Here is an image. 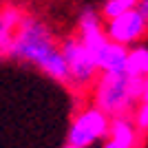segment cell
I'll return each instance as SVG.
<instances>
[{
	"instance_id": "obj_1",
	"label": "cell",
	"mask_w": 148,
	"mask_h": 148,
	"mask_svg": "<svg viewBox=\"0 0 148 148\" xmlns=\"http://www.w3.org/2000/svg\"><path fill=\"white\" fill-rule=\"evenodd\" d=\"M7 58L16 62L33 64L44 75H49L51 80L71 84L60 44H56L47 25L40 22L38 18H33V16H22L20 27L16 31V38H13L11 47L7 51Z\"/></svg>"
},
{
	"instance_id": "obj_2",
	"label": "cell",
	"mask_w": 148,
	"mask_h": 148,
	"mask_svg": "<svg viewBox=\"0 0 148 148\" xmlns=\"http://www.w3.org/2000/svg\"><path fill=\"white\" fill-rule=\"evenodd\" d=\"M144 77L128 73H102L95 86V106L108 117H119L133 111L142 97Z\"/></svg>"
},
{
	"instance_id": "obj_3",
	"label": "cell",
	"mask_w": 148,
	"mask_h": 148,
	"mask_svg": "<svg viewBox=\"0 0 148 148\" xmlns=\"http://www.w3.org/2000/svg\"><path fill=\"white\" fill-rule=\"evenodd\" d=\"M108 128H111V117L97 106H91L73 119L66 135V144L75 148H86L108 135Z\"/></svg>"
},
{
	"instance_id": "obj_4",
	"label": "cell",
	"mask_w": 148,
	"mask_h": 148,
	"mask_svg": "<svg viewBox=\"0 0 148 148\" xmlns=\"http://www.w3.org/2000/svg\"><path fill=\"white\" fill-rule=\"evenodd\" d=\"M64 62L69 69V80L73 86H86L88 82H93L95 73H97V60L91 51L80 42V38H66L60 44Z\"/></svg>"
},
{
	"instance_id": "obj_5",
	"label": "cell",
	"mask_w": 148,
	"mask_h": 148,
	"mask_svg": "<svg viewBox=\"0 0 148 148\" xmlns=\"http://www.w3.org/2000/svg\"><path fill=\"white\" fill-rule=\"evenodd\" d=\"M106 36L111 42H117L122 47H137L139 40L148 31V16H144L139 9L126 11L117 18H111L106 22Z\"/></svg>"
},
{
	"instance_id": "obj_6",
	"label": "cell",
	"mask_w": 148,
	"mask_h": 148,
	"mask_svg": "<svg viewBox=\"0 0 148 148\" xmlns=\"http://www.w3.org/2000/svg\"><path fill=\"white\" fill-rule=\"evenodd\" d=\"M77 27H80V36H77L80 42L91 51L93 56L108 42V36H106L104 27H102V18H99V13L95 11V9H91V7L82 9Z\"/></svg>"
},
{
	"instance_id": "obj_7",
	"label": "cell",
	"mask_w": 148,
	"mask_h": 148,
	"mask_svg": "<svg viewBox=\"0 0 148 148\" xmlns=\"http://www.w3.org/2000/svg\"><path fill=\"white\" fill-rule=\"evenodd\" d=\"M97 69L102 73H126L128 64V47H122L117 42H108L95 53Z\"/></svg>"
},
{
	"instance_id": "obj_8",
	"label": "cell",
	"mask_w": 148,
	"mask_h": 148,
	"mask_svg": "<svg viewBox=\"0 0 148 148\" xmlns=\"http://www.w3.org/2000/svg\"><path fill=\"white\" fill-rule=\"evenodd\" d=\"M22 16L25 13L13 5L0 7V58H7V51H9L13 38H16V31L20 27Z\"/></svg>"
},
{
	"instance_id": "obj_9",
	"label": "cell",
	"mask_w": 148,
	"mask_h": 148,
	"mask_svg": "<svg viewBox=\"0 0 148 148\" xmlns=\"http://www.w3.org/2000/svg\"><path fill=\"white\" fill-rule=\"evenodd\" d=\"M108 139H113L115 144H119V146H124V148H135L137 146V126H135V122L128 119L126 115L111 117Z\"/></svg>"
},
{
	"instance_id": "obj_10",
	"label": "cell",
	"mask_w": 148,
	"mask_h": 148,
	"mask_svg": "<svg viewBox=\"0 0 148 148\" xmlns=\"http://www.w3.org/2000/svg\"><path fill=\"white\" fill-rule=\"evenodd\" d=\"M126 73L135 75V77H148V47L137 44L128 49V64H126Z\"/></svg>"
},
{
	"instance_id": "obj_11",
	"label": "cell",
	"mask_w": 148,
	"mask_h": 148,
	"mask_svg": "<svg viewBox=\"0 0 148 148\" xmlns=\"http://www.w3.org/2000/svg\"><path fill=\"white\" fill-rule=\"evenodd\" d=\"M137 5H139V0H104L102 16H104L106 20L117 18V16H122V13H126V11L137 9Z\"/></svg>"
},
{
	"instance_id": "obj_12",
	"label": "cell",
	"mask_w": 148,
	"mask_h": 148,
	"mask_svg": "<svg viewBox=\"0 0 148 148\" xmlns=\"http://www.w3.org/2000/svg\"><path fill=\"white\" fill-rule=\"evenodd\" d=\"M135 126L137 130H148V77H144V86H142V97L139 104L135 108Z\"/></svg>"
},
{
	"instance_id": "obj_13",
	"label": "cell",
	"mask_w": 148,
	"mask_h": 148,
	"mask_svg": "<svg viewBox=\"0 0 148 148\" xmlns=\"http://www.w3.org/2000/svg\"><path fill=\"white\" fill-rule=\"evenodd\" d=\"M137 9L144 13V16H148V0H139V5H137Z\"/></svg>"
},
{
	"instance_id": "obj_14",
	"label": "cell",
	"mask_w": 148,
	"mask_h": 148,
	"mask_svg": "<svg viewBox=\"0 0 148 148\" xmlns=\"http://www.w3.org/2000/svg\"><path fill=\"white\" fill-rule=\"evenodd\" d=\"M102 148H124V146H119V144H115L113 139H108V142H106V144H104Z\"/></svg>"
},
{
	"instance_id": "obj_15",
	"label": "cell",
	"mask_w": 148,
	"mask_h": 148,
	"mask_svg": "<svg viewBox=\"0 0 148 148\" xmlns=\"http://www.w3.org/2000/svg\"><path fill=\"white\" fill-rule=\"evenodd\" d=\"M64 148H75V146H69V144H66V146H64Z\"/></svg>"
}]
</instances>
